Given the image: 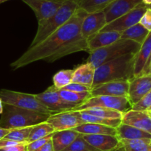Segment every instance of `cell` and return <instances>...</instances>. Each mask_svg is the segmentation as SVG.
<instances>
[{
  "mask_svg": "<svg viewBox=\"0 0 151 151\" xmlns=\"http://www.w3.org/2000/svg\"><path fill=\"white\" fill-rule=\"evenodd\" d=\"M9 1V0H0V4L5 2V1Z\"/></svg>",
  "mask_w": 151,
  "mask_h": 151,
  "instance_id": "cell-46",
  "label": "cell"
},
{
  "mask_svg": "<svg viewBox=\"0 0 151 151\" xmlns=\"http://www.w3.org/2000/svg\"><path fill=\"white\" fill-rule=\"evenodd\" d=\"M32 128V126L11 130V131L4 139L11 140V141L20 143V144L27 145L28 137L30 134Z\"/></svg>",
  "mask_w": 151,
  "mask_h": 151,
  "instance_id": "cell-33",
  "label": "cell"
},
{
  "mask_svg": "<svg viewBox=\"0 0 151 151\" xmlns=\"http://www.w3.org/2000/svg\"><path fill=\"white\" fill-rule=\"evenodd\" d=\"M84 139L100 151H115L119 140L112 135H82Z\"/></svg>",
  "mask_w": 151,
  "mask_h": 151,
  "instance_id": "cell-17",
  "label": "cell"
},
{
  "mask_svg": "<svg viewBox=\"0 0 151 151\" xmlns=\"http://www.w3.org/2000/svg\"><path fill=\"white\" fill-rule=\"evenodd\" d=\"M75 131L82 135H112L116 136V128L94 123H83L74 128Z\"/></svg>",
  "mask_w": 151,
  "mask_h": 151,
  "instance_id": "cell-24",
  "label": "cell"
},
{
  "mask_svg": "<svg viewBox=\"0 0 151 151\" xmlns=\"http://www.w3.org/2000/svg\"><path fill=\"white\" fill-rule=\"evenodd\" d=\"M121 33L115 31L100 32L88 41V49L89 54L98 49L107 47L120 39Z\"/></svg>",
  "mask_w": 151,
  "mask_h": 151,
  "instance_id": "cell-18",
  "label": "cell"
},
{
  "mask_svg": "<svg viewBox=\"0 0 151 151\" xmlns=\"http://www.w3.org/2000/svg\"><path fill=\"white\" fill-rule=\"evenodd\" d=\"M122 123L135 127L151 134V111L130 110L123 114Z\"/></svg>",
  "mask_w": 151,
  "mask_h": 151,
  "instance_id": "cell-16",
  "label": "cell"
},
{
  "mask_svg": "<svg viewBox=\"0 0 151 151\" xmlns=\"http://www.w3.org/2000/svg\"><path fill=\"white\" fill-rule=\"evenodd\" d=\"M79 134L74 130L55 131L52 137L54 151H62L69 147Z\"/></svg>",
  "mask_w": 151,
  "mask_h": 151,
  "instance_id": "cell-23",
  "label": "cell"
},
{
  "mask_svg": "<svg viewBox=\"0 0 151 151\" xmlns=\"http://www.w3.org/2000/svg\"><path fill=\"white\" fill-rule=\"evenodd\" d=\"M141 44L131 40L119 39L114 44L98 49L89 54L86 63H90L94 69L112 60L131 53H137Z\"/></svg>",
  "mask_w": 151,
  "mask_h": 151,
  "instance_id": "cell-5",
  "label": "cell"
},
{
  "mask_svg": "<svg viewBox=\"0 0 151 151\" xmlns=\"http://www.w3.org/2000/svg\"><path fill=\"white\" fill-rule=\"evenodd\" d=\"M142 2L147 6L151 4V0H142Z\"/></svg>",
  "mask_w": 151,
  "mask_h": 151,
  "instance_id": "cell-45",
  "label": "cell"
},
{
  "mask_svg": "<svg viewBox=\"0 0 151 151\" xmlns=\"http://www.w3.org/2000/svg\"><path fill=\"white\" fill-rule=\"evenodd\" d=\"M47 122L52 127L55 131L72 130L83 124V122L80 117L79 111H75L50 115Z\"/></svg>",
  "mask_w": 151,
  "mask_h": 151,
  "instance_id": "cell-10",
  "label": "cell"
},
{
  "mask_svg": "<svg viewBox=\"0 0 151 151\" xmlns=\"http://www.w3.org/2000/svg\"><path fill=\"white\" fill-rule=\"evenodd\" d=\"M74 69H63L58 72L53 77V86L58 90L62 89L72 83Z\"/></svg>",
  "mask_w": 151,
  "mask_h": 151,
  "instance_id": "cell-32",
  "label": "cell"
},
{
  "mask_svg": "<svg viewBox=\"0 0 151 151\" xmlns=\"http://www.w3.org/2000/svg\"><path fill=\"white\" fill-rule=\"evenodd\" d=\"M151 91V74L134 77L129 81L128 97L132 106Z\"/></svg>",
  "mask_w": 151,
  "mask_h": 151,
  "instance_id": "cell-13",
  "label": "cell"
},
{
  "mask_svg": "<svg viewBox=\"0 0 151 151\" xmlns=\"http://www.w3.org/2000/svg\"><path fill=\"white\" fill-rule=\"evenodd\" d=\"M80 117L82 119L83 123H94L99 125H106V126L111 127V128H116L121 123V119H108V118H103L100 116H96L94 115L88 114L84 113L83 111H79Z\"/></svg>",
  "mask_w": 151,
  "mask_h": 151,
  "instance_id": "cell-29",
  "label": "cell"
},
{
  "mask_svg": "<svg viewBox=\"0 0 151 151\" xmlns=\"http://www.w3.org/2000/svg\"><path fill=\"white\" fill-rule=\"evenodd\" d=\"M137 54L125 55L96 68L91 88L104 83L132 80L134 78V63Z\"/></svg>",
  "mask_w": 151,
  "mask_h": 151,
  "instance_id": "cell-2",
  "label": "cell"
},
{
  "mask_svg": "<svg viewBox=\"0 0 151 151\" xmlns=\"http://www.w3.org/2000/svg\"><path fill=\"white\" fill-rule=\"evenodd\" d=\"M94 73L95 69L94 66L90 63H86L74 69L72 82L82 84L91 88L94 82Z\"/></svg>",
  "mask_w": 151,
  "mask_h": 151,
  "instance_id": "cell-22",
  "label": "cell"
},
{
  "mask_svg": "<svg viewBox=\"0 0 151 151\" xmlns=\"http://www.w3.org/2000/svg\"><path fill=\"white\" fill-rule=\"evenodd\" d=\"M142 0H114L103 10L107 24L126 14L142 4Z\"/></svg>",
  "mask_w": 151,
  "mask_h": 151,
  "instance_id": "cell-14",
  "label": "cell"
},
{
  "mask_svg": "<svg viewBox=\"0 0 151 151\" xmlns=\"http://www.w3.org/2000/svg\"><path fill=\"white\" fill-rule=\"evenodd\" d=\"M93 107H103L119 111L122 114L132 109V105L128 97L112 96H94L75 108L73 111H81Z\"/></svg>",
  "mask_w": 151,
  "mask_h": 151,
  "instance_id": "cell-7",
  "label": "cell"
},
{
  "mask_svg": "<svg viewBox=\"0 0 151 151\" xmlns=\"http://www.w3.org/2000/svg\"><path fill=\"white\" fill-rule=\"evenodd\" d=\"M0 151H5V150H3V149H1V148H0Z\"/></svg>",
  "mask_w": 151,
  "mask_h": 151,
  "instance_id": "cell-49",
  "label": "cell"
},
{
  "mask_svg": "<svg viewBox=\"0 0 151 151\" xmlns=\"http://www.w3.org/2000/svg\"><path fill=\"white\" fill-rule=\"evenodd\" d=\"M129 81H112L96 86L91 88V97L94 96H112L128 97Z\"/></svg>",
  "mask_w": 151,
  "mask_h": 151,
  "instance_id": "cell-15",
  "label": "cell"
},
{
  "mask_svg": "<svg viewBox=\"0 0 151 151\" xmlns=\"http://www.w3.org/2000/svg\"><path fill=\"white\" fill-rule=\"evenodd\" d=\"M3 112V103L0 99V114H1Z\"/></svg>",
  "mask_w": 151,
  "mask_h": 151,
  "instance_id": "cell-44",
  "label": "cell"
},
{
  "mask_svg": "<svg viewBox=\"0 0 151 151\" xmlns=\"http://www.w3.org/2000/svg\"><path fill=\"white\" fill-rule=\"evenodd\" d=\"M107 24L103 11L88 13L84 17L81 27L82 38L88 40L100 32Z\"/></svg>",
  "mask_w": 151,
  "mask_h": 151,
  "instance_id": "cell-12",
  "label": "cell"
},
{
  "mask_svg": "<svg viewBox=\"0 0 151 151\" xmlns=\"http://www.w3.org/2000/svg\"><path fill=\"white\" fill-rule=\"evenodd\" d=\"M5 151H27V145L20 144L18 145L13 146V147H6V148H1Z\"/></svg>",
  "mask_w": 151,
  "mask_h": 151,
  "instance_id": "cell-40",
  "label": "cell"
},
{
  "mask_svg": "<svg viewBox=\"0 0 151 151\" xmlns=\"http://www.w3.org/2000/svg\"><path fill=\"white\" fill-rule=\"evenodd\" d=\"M78 5V9L87 13L103 11L108 5L114 0H73Z\"/></svg>",
  "mask_w": 151,
  "mask_h": 151,
  "instance_id": "cell-26",
  "label": "cell"
},
{
  "mask_svg": "<svg viewBox=\"0 0 151 151\" xmlns=\"http://www.w3.org/2000/svg\"><path fill=\"white\" fill-rule=\"evenodd\" d=\"M87 14L83 10L78 9L72 18L63 26L42 42L33 47H29L19 58L10 64V66L17 69L38 60H46L62 47L81 38V24Z\"/></svg>",
  "mask_w": 151,
  "mask_h": 151,
  "instance_id": "cell-1",
  "label": "cell"
},
{
  "mask_svg": "<svg viewBox=\"0 0 151 151\" xmlns=\"http://www.w3.org/2000/svg\"><path fill=\"white\" fill-rule=\"evenodd\" d=\"M81 51L88 52V40L85 39L82 37L69 43L65 47H62L57 52H55L54 55L46 59L45 61L48 62V63H53L55 60L60 59L61 58Z\"/></svg>",
  "mask_w": 151,
  "mask_h": 151,
  "instance_id": "cell-20",
  "label": "cell"
},
{
  "mask_svg": "<svg viewBox=\"0 0 151 151\" xmlns=\"http://www.w3.org/2000/svg\"><path fill=\"white\" fill-rule=\"evenodd\" d=\"M149 32L147 29L138 23L121 32L120 39L131 40L142 44L146 39Z\"/></svg>",
  "mask_w": 151,
  "mask_h": 151,
  "instance_id": "cell-25",
  "label": "cell"
},
{
  "mask_svg": "<svg viewBox=\"0 0 151 151\" xmlns=\"http://www.w3.org/2000/svg\"><path fill=\"white\" fill-rule=\"evenodd\" d=\"M55 130L53 129L52 127L47 122L34 125L32 126L30 134L28 137L27 144L35 141V140L39 139L44 138L47 136L53 134Z\"/></svg>",
  "mask_w": 151,
  "mask_h": 151,
  "instance_id": "cell-30",
  "label": "cell"
},
{
  "mask_svg": "<svg viewBox=\"0 0 151 151\" xmlns=\"http://www.w3.org/2000/svg\"><path fill=\"white\" fill-rule=\"evenodd\" d=\"M35 97L49 111L51 112L52 114L70 111L76 108L75 105L65 102L60 97L58 90L54 86L48 87L43 92L35 94Z\"/></svg>",
  "mask_w": 151,
  "mask_h": 151,
  "instance_id": "cell-8",
  "label": "cell"
},
{
  "mask_svg": "<svg viewBox=\"0 0 151 151\" xmlns=\"http://www.w3.org/2000/svg\"><path fill=\"white\" fill-rule=\"evenodd\" d=\"M18 145H20V143L11 141V140L4 139L0 140V148H6V147H13V146Z\"/></svg>",
  "mask_w": 151,
  "mask_h": 151,
  "instance_id": "cell-39",
  "label": "cell"
},
{
  "mask_svg": "<svg viewBox=\"0 0 151 151\" xmlns=\"http://www.w3.org/2000/svg\"><path fill=\"white\" fill-rule=\"evenodd\" d=\"M84 113L88 114L94 115L96 116H100L103 118H108V119H122L123 114L119 111L114 109H108L103 107H93L90 109H87L86 110L81 111Z\"/></svg>",
  "mask_w": 151,
  "mask_h": 151,
  "instance_id": "cell-31",
  "label": "cell"
},
{
  "mask_svg": "<svg viewBox=\"0 0 151 151\" xmlns=\"http://www.w3.org/2000/svg\"><path fill=\"white\" fill-rule=\"evenodd\" d=\"M151 56V32L141 44L139 50L136 55L134 63V77L142 75L145 67L148 63Z\"/></svg>",
  "mask_w": 151,
  "mask_h": 151,
  "instance_id": "cell-19",
  "label": "cell"
},
{
  "mask_svg": "<svg viewBox=\"0 0 151 151\" xmlns=\"http://www.w3.org/2000/svg\"><path fill=\"white\" fill-rule=\"evenodd\" d=\"M147 74H151V56L150 58V60H149L148 63H147V64L146 65V66L145 67L144 70H143V72H142V75H147Z\"/></svg>",
  "mask_w": 151,
  "mask_h": 151,
  "instance_id": "cell-43",
  "label": "cell"
},
{
  "mask_svg": "<svg viewBox=\"0 0 151 151\" xmlns=\"http://www.w3.org/2000/svg\"><path fill=\"white\" fill-rule=\"evenodd\" d=\"M147 7H148V8L151 9V4H149V5H147Z\"/></svg>",
  "mask_w": 151,
  "mask_h": 151,
  "instance_id": "cell-48",
  "label": "cell"
},
{
  "mask_svg": "<svg viewBox=\"0 0 151 151\" xmlns=\"http://www.w3.org/2000/svg\"><path fill=\"white\" fill-rule=\"evenodd\" d=\"M52 134H52L50 135L44 137V138L39 139L35 140V141L27 144V151H35L38 150L40 147H41L44 145H45L49 140L51 139L52 137Z\"/></svg>",
  "mask_w": 151,
  "mask_h": 151,
  "instance_id": "cell-36",
  "label": "cell"
},
{
  "mask_svg": "<svg viewBox=\"0 0 151 151\" xmlns=\"http://www.w3.org/2000/svg\"><path fill=\"white\" fill-rule=\"evenodd\" d=\"M62 89L66 90V91H73V92H85V91H91V88L86 86L82 85V84L72 82Z\"/></svg>",
  "mask_w": 151,
  "mask_h": 151,
  "instance_id": "cell-37",
  "label": "cell"
},
{
  "mask_svg": "<svg viewBox=\"0 0 151 151\" xmlns=\"http://www.w3.org/2000/svg\"><path fill=\"white\" fill-rule=\"evenodd\" d=\"M78 9L73 0H66L63 5L51 17L38 22L36 35L32 40L30 47L42 42L47 37L67 22Z\"/></svg>",
  "mask_w": 151,
  "mask_h": 151,
  "instance_id": "cell-4",
  "label": "cell"
},
{
  "mask_svg": "<svg viewBox=\"0 0 151 151\" xmlns=\"http://www.w3.org/2000/svg\"><path fill=\"white\" fill-rule=\"evenodd\" d=\"M132 110L151 111V91L132 106Z\"/></svg>",
  "mask_w": 151,
  "mask_h": 151,
  "instance_id": "cell-35",
  "label": "cell"
},
{
  "mask_svg": "<svg viewBox=\"0 0 151 151\" xmlns=\"http://www.w3.org/2000/svg\"><path fill=\"white\" fill-rule=\"evenodd\" d=\"M35 151H54V147H53L52 142V139L50 140H49L45 145L42 146L41 147H40L38 150Z\"/></svg>",
  "mask_w": 151,
  "mask_h": 151,
  "instance_id": "cell-41",
  "label": "cell"
},
{
  "mask_svg": "<svg viewBox=\"0 0 151 151\" xmlns=\"http://www.w3.org/2000/svg\"><path fill=\"white\" fill-rule=\"evenodd\" d=\"M50 114L20 109L3 103V112L0 119V128L19 129L47 122Z\"/></svg>",
  "mask_w": 151,
  "mask_h": 151,
  "instance_id": "cell-3",
  "label": "cell"
},
{
  "mask_svg": "<svg viewBox=\"0 0 151 151\" xmlns=\"http://www.w3.org/2000/svg\"><path fill=\"white\" fill-rule=\"evenodd\" d=\"M0 99L4 104L10 105L20 109L33 111L52 115L35 97V94H27L8 89L0 90Z\"/></svg>",
  "mask_w": 151,
  "mask_h": 151,
  "instance_id": "cell-6",
  "label": "cell"
},
{
  "mask_svg": "<svg viewBox=\"0 0 151 151\" xmlns=\"http://www.w3.org/2000/svg\"><path fill=\"white\" fill-rule=\"evenodd\" d=\"M10 131H11L10 129H6V128H0V140L4 139Z\"/></svg>",
  "mask_w": 151,
  "mask_h": 151,
  "instance_id": "cell-42",
  "label": "cell"
},
{
  "mask_svg": "<svg viewBox=\"0 0 151 151\" xmlns=\"http://www.w3.org/2000/svg\"><path fill=\"white\" fill-rule=\"evenodd\" d=\"M139 24L149 32H151V9L147 7L145 13L140 19Z\"/></svg>",
  "mask_w": 151,
  "mask_h": 151,
  "instance_id": "cell-38",
  "label": "cell"
},
{
  "mask_svg": "<svg viewBox=\"0 0 151 151\" xmlns=\"http://www.w3.org/2000/svg\"><path fill=\"white\" fill-rule=\"evenodd\" d=\"M35 13L38 22L51 17L66 0H22Z\"/></svg>",
  "mask_w": 151,
  "mask_h": 151,
  "instance_id": "cell-11",
  "label": "cell"
},
{
  "mask_svg": "<svg viewBox=\"0 0 151 151\" xmlns=\"http://www.w3.org/2000/svg\"><path fill=\"white\" fill-rule=\"evenodd\" d=\"M149 151H151V142L150 143V145H149Z\"/></svg>",
  "mask_w": 151,
  "mask_h": 151,
  "instance_id": "cell-47",
  "label": "cell"
},
{
  "mask_svg": "<svg viewBox=\"0 0 151 151\" xmlns=\"http://www.w3.org/2000/svg\"><path fill=\"white\" fill-rule=\"evenodd\" d=\"M147 9V6L144 3H142L126 14L107 24L100 32L115 31V32H119L121 33L125 29L139 23L140 19L145 13Z\"/></svg>",
  "mask_w": 151,
  "mask_h": 151,
  "instance_id": "cell-9",
  "label": "cell"
},
{
  "mask_svg": "<svg viewBox=\"0 0 151 151\" xmlns=\"http://www.w3.org/2000/svg\"><path fill=\"white\" fill-rule=\"evenodd\" d=\"M151 139L119 140L115 151H149Z\"/></svg>",
  "mask_w": 151,
  "mask_h": 151,
  "instance_id": "cell-27",
  "label": "cell"
},
{
  "mask_svg": "<svg viewBox=\"0 0 151 151\" xmlns=\"http://www.w3.org/2000/svg\"><path fill=\"white\" fill-rule=\"evenodd\" d=\"M116 137L119 140L151 139L149 133L123 123L116 128Z\"/></svg>",
  "mask_w": 151,
  "mask_h": 151,
  "instance_id": "cell-21",
  "label": "cell"
},
{
  "mask_svg": "<svg viewBox=\"0 0 151 151\" xmlns=\"http://www.w3.org/2000/svg\"><path fill=\"white\" fill-rule=\"evenodd\" d=\"M62 151H100L87 142L83 137L82 134H79L75 141L66 148Z\"/></svg>",
  "mask_w": 151,
  "mask_h": 151,
  "instance_id": "cell-34",
  "label": "cell"
},
{
  "mask_svg": "<svg viewBox=\"0 0 151 151\" xmlns=\"http://www.w3.org/2000/svg\"><path fill=\"white\" fill-rule=\"evenodd\" d=\"M59 94L65 102L70 104L75 105L76 107L83 104L88 99L91 97L90 91L85 92H73V91H66V90H58Z\"/></svg>",
  "mask_w": 151,
  "mask_h": 151,
  "instance_id": "cell-28",
  "label": "cell"
}]
</instances>
